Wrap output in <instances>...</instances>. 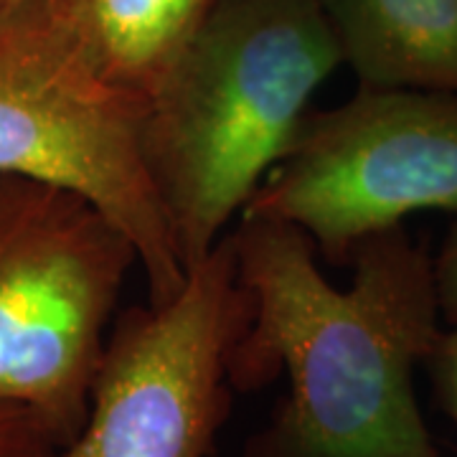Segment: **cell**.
I'll return each mask as SVG.
<instances>
[{
	"label": "cell",
	"mask_w": 457,
	"mask_h": 457,
	"mask_svg": "<svg viewBox=\"0 0 457 457\" xmlns=\"http://www.w3.org/2000/svg\"><path fill=\"white\" fill-rule=\"evenodd\" d=\"M228 234L249 308L231 384L254 392L285 374L290 386L239 457H440L414 396L442 333L435 262L404 227L353 252L348 287L290 224L239 219Z\"/></svg>",
	"instance_id": "1"
},
{
	"label": "cell",
	"mask_w": 457,
	"mask_h": 457,
	"mask_svg": "<svg viewBox=\"0 0 457 457\" xmlns=\"http://www.w3.org/2000/svg\"><path fill=\"white\" fill-rule=\"evenodd\" d=\"M338 66L320 0H216L143 117L147 170L186 272L221 245Z\"/></svg>",
	"instance_id": "2"
},
{
	"label": "cell",
	"mask_w": 457,
	"mask_h": 457,
	"mask_svg": "<svg viewBox=\"0 0 457 457\" xmlns=\"http://www.w3.org/2000/svg\"><path fill=\"white\" fill-rule=\"evenodd\" d=\"M145 99L102 69L64 0L0 3V176L59 186L128 234L147 297L188 278L143 150Z\"/></svg>",
	"instance_id": "3"
},
{
	"label": "cell",
	"mask_w": 457,
	"mask_h": 457,
	"mask_svg": "<svg viewBox=\"0 0 457 457\" xmlns=\"http://www.w3.org/2000/svg\"><path fill=\"white\" fill-rule=\"evenodd\" d=\"M132 267L128 234L92 201L0 176V402L33 411L62 447L87 420Z\"/></svg>",
	"instance_id": "4"
},
{
	"label": "cell",
	"mask_w": 457,
	"mask_h": 457,
	"mask_svg": "<svg viewBox=\"0 0 457 457\" xmlns=\"http://www.w3.org/2000/svg\"><path fill=\"white\" fill-rule=\"evenodd\" d=\"M422 212L457 213V95L359 87L308 114L239 219L290 224L343 262Z\"/></svg>",
	"instance_id": "5"
},
{
	"label": "cell",
	"mask_w": 457,
	"mask_h": 457,
	"mask_svg": "<svg viewBox=\"0 0 457 457\" xmlns=\"http://www.w3.org/2000/svg\"><path fill=\"white\" fill-rule=\"evenodd\" d=\"M246 315L227 234L168 303L130 308L117 320L87 420L56 457H212Z\"/></svg>",
	"instance_id": "6"
},
{
	"label": "cell",
	"mask_w": 457,
	"mask_h": 457,
	"mask_svg": "<svg viewBox=\"0 0 457 457\" xmlns=\"http://www.w3.org/2000/svg\"><path fill=\"white\" fill-rule=\"evenodd\" d=\"M359 87L457 95V0H320Z\"/></svg>",
	"instance_id": "7"
},
{
	"label": "cell",
	"mask_w": 457,
	"mask_h": 457,
	"mask_svg": "<svg viewBox=\"0 0 457 457\" xmlns=\"http://www.w3.org/2000/svg\"><path fill=\"white\" fill-rule=\"evenodd\" d=\"M64 3L102 69L145 102L216 5V0Z\"/></svg>",
	"instance_id": "8"
},
{
	"label": "cell",
	"mask_w": 457,
	"mask_h": 457,
	"mask_svg": "<svg viewBox=\"0 0 457 457\" xmlns=\"http://www.w3.org/2000/svg\"><path fill=\"white\" fill-rule=\"evenodd\" d=\"M62 442L33 411L0 402V457H56Z\"/></svg>",
	"instance_id": "9"
},
{
	"label": "cell",
	"mask_w": 457,
	"mask_h": 457,
	"mask_svg": "<svg viewBox=\"0 0 457 457\" xmlns=\"http://www.w3.org/2000/svg\"><path fill=\"white\" fill-rule=\"evenodd\" d=\"M425 366L432 374L442 409L457 425V323H453L450 330H442L432 353L427 356Z\"/></svg>",
	"instance_id": "10"
},
{
	"label": "cell",
	"mask_w": 457,
	"mask_h": 457,
	"mask_svg": "<svg viewBox=\"0 0 457 457\" xmlns=\"http://www.w3.org/2000/svg\"><path fill=\"white\" fill-rule=\"evenodd\" d=\"M435 285L440 300L442 318L453 326L457 323V216L447 231L440 252L435 257Z\"/></svg>",
	"instance_id": "11"
},
{
	"label": "cell",
	"mask_w": 457,
	"mask_h": 457,
	"mask_svg": "<svg viewBox=\"0 0 457 457\" xmlns=\"http://www.w3.org/2000/svg\"><path fill=\"white\" fill-rule=\"evenodd\" d=\"M0 3H5V0H0Z\"/></svg>",
	"instance_id": "12"
}]
</instances>
